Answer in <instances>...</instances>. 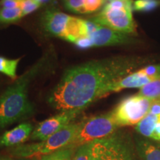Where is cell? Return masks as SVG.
<instances>
[{
  "mask_svg": "<svg viewBox=\"0 0 160 160\" xmlns=\"http://www.w3.org/2000/svg\"><path fill=\"white\" fill-rule=\"evenodd\" d=\"M142 58L116 57L92 60L69 68L48 96V103L59 111L85 110L111 93L113 86L143 65Z\"/></svg>",
  "mask_w": 160,
  "mask_h": 160,
  "instance_id": "6da1fadb",
  "label": "cell"
},
{
  "mask_svg": "<svg viewBox=\"0 0 160 160\" xmlns=\"http://www.w3.org/2000/svg\"><path fill=\"white\" fill-rule=\"evenodd\" d=\"M52 64L53 57L45 55L0 96V133L8 126L25 121L33 115L34 106L28 97L29 87Z\"/></svg>",
  "mask_w": 160,
  "mask_h": 160,
  "instance_id": "7a4b0ae2",
  "label": "cell"
},
{
  "mask_svg": "<svg viewBox=\"0 0 160 160\" xmlns=\"http://www.w3.org/2000/svg\"><path fill=\"white\" fill-rule=\"evenodd\" d=\"M80 122H72L43 141L10 148L11 155L21 159H39L72 144L79 131Z\"/></svg>",
  "mask_w": 160,
  "mask_h": 160,
  "instance_id": "3957f363",
  "label": "cell"
},
{
  "mask_svg": "<svg viewBox=\"0 0 160 160\" xmlns=\"http://www.w3.org/2000/svg\"><path fill=\"white\" fill-rule=\"evenodd\" d=\"M133 0H113L105 4L91 21L125 34H135L137 25L133 18Z\"/></svg>",
  "mask_w": 160,
  "mask_h": 160,
  "instance_id": "277c9868",
  "label": "cell"
},
{
  "mask_svg": "<svg viewBox=\"0 0 160 160\" xmlns=\"http://www.w3.org/2000/svg\"><path fill=\"white\" fill-rule=\"evenodd\" d=\"M119 128L112 112L87 118L81 121L77 134L70 147L77 148L85 144L108 137Z\"/></svg>",
  "mask_w": 160,
  "mask_h": 160,
  "instance_id": "5b68a950",
  "label": "cell"
},
{
  "mask_svg": "<svg viewBox=\"0 0 160 160\" xmlns=\"http://www.w3.org/2000/svg\"><path fill=\"white\" fill-rule=\"evenodd\" d=\"M151 102L139 94L130 96L118 104L112 114L119 128L137 125L149 113Z\"/></svg>",
  "mask_w": 160,
  "mask_h": 160,
  "instance_id": "8992f818",
  "label": "cell"
},
{
  "mask_svg": "<svg viewBox=\"0 0 160 160\" xmlns=\"http://www.w3.org/2000/svg\"><path fill=\"white\" fill-rule=\"evenodd\" d=\"M100 142L105 160H138L135 144L126 132L117 130Z\"/></svg>",
  "mask_w": 160,
  "mask_h": 160,
  "instance_id": "52a82bcc",
  "label": "cell"
},
{
  "mask_svg": "<svg viewBox=\"0 0 160 160\" xmlns=\"http://www.w3.org/2000/svg\"><path fill=\"white\" fill-rule=\"evenodd\" d=\"M88 37L91 48L118 45H128L134 42L131 36L101 25L91 20H87Z\"/></svg>",
  "mask_w": 160,
  "mask_h": 160,
  "instance_id": "ba28073f",
  "label": "cell"
},
{
  "mask_svg": "<svg viewBox=\"0 0 160 160\" xmlns=\"http://www.w3.org/2000/svg\"><path fill=\"white\" fill-rule=\"evenodd\" d=\"M83 110H70L60 111L59 113L44 120L33 129L30 137L33 141H43L73 122Z\"/></svg>",
  "mask_w": 160,
  "mask_h": 160,
  "instance_id": "9c48e42d",
  "label": "cell"
},
{
  "mask_svg": "<svg viewBox=\"0 0 160 160\" xmlns=\"http://www.w3.org/2000/svg\"><path fill=\"white\" fill-rule=\"evenodd\" d=\"M73 17L57 10H49L43 16V27L50 34L66 40Z\"/></svg>",
  "mask_w": 160,
  "mask_h": 160,
  "instance_id": "30bf717a",
  "label": "cell"
},
{
  "mask_svg": "<svg viewBox=\"0 0 160 160\" xmlns=\"http://www.w3.org/2000/svg\"><path fill=\"white\" fill-rule=\"evenodd\" d=\"M33 127L31 123L23 122L0 136V148L22 145L31 137Z\"/></svg>",
  "mask_w": 160,
  "mask_h": 160,
  "instance_id": "8fae6325",
  "label": "cell"
},
{
  "mask_svg": "<svg viewBox=\"0 0 160 160\" xmlns=\"http://www.w3.org/2000/svg\"><path fill=\"white\" fill-rule=\"evenodd\" d=\"M136 131L142 137L160 142V115L148 113L137 124Z\"/></svg>",
  "mask_w": 160,
  "mask_h": 160,
  "instance_id": "7c38bea8",
  "label": "cell"
},
{
  "mask_svg": "<svg viewBox=\"0 0 160 160\" xmlns=\"http://www.w3.org/2000/svg\"><path fill=\"white\" fill-rule=\"evenodd\" d=\"M135 147L141 160H160L159 142L143 137H136Z\"/></svg>",
  "mask_w": 160,
  "mask_h": 160,
  "instance_id": "4fadbf2b",
  "label": "cell"
},
{
  "mask_svg": "<svg viewBox=\"0 0 160 160\" xmlns=\"http://www.w3.org/2000/svg\"><path fill=\"white\" fill-rule=\"evenodd\" d=\"M153 81L151 78L142 75L139 71L132 73L127 77L120 80L119 82L116 83L113 86L111 93L119 92L123 89L133 88H142L146 84Z\"/></svg>",
  "mask_w": 160,
  "mask_h": 160,
  "instance_id": "5bb4252c",
  "label": "cell"
},
{
  "mask_svg": "<svg viewBox=\"0 0 160 160\" xmlns=\"http://www.w3.org/2000/svg\"><path fill=\"white\" fill-rule=\"evenodd\" d=\"M138 94L151 100L160 99V79L146 84L140 88Z\"/></svg>",
  "mask_w": 160,
  "mask_h": 160,
  "instance_id": "9a60e30c",
  "label": "cell"
},
{
  "mask_svg": "<svg viewBox=\"0 0 160 160\" xmlns=\"http://www.w3.org/2000/svg\"><path fill=\"white\" fill-rule=\"evenodd\" d=\"M20 58L17 59H8L0 57V73L8 76L11 79L17 78V66L19 65Z\"/></svg>",
  "mask_w": 160,
  "mask_h": 160,
  "instance_id": "2e32d148",
  "label": "cell"
},
{
  "mask_svg": "<svg viewBox=\"0 0 160 160\" xmlns=\"http://www.w3.org/2000/svg\"><path fill=\"white\" fill-rule=\"evenodd\" d=\"M75 151L74 148L68 146L36 160H73Z\"/></svg>",
  "mask_w": 160,
  "mask_h": 160,
  "instance_id": "e0dca14e",
  "label": "cell"
},
{
  "mask_svg": "<svg viewBox=\"0 0 160 160\" xmlns=\"http://www.w3.org/2000/svg\"><path fill=\"white\" fill-rule=\"evenodd\" d=\"M20 8H2L0 10V23H11L17 22L23 17Z\"/></svg>",
  "mask_w": 160,
  "mask_h": 160,
  "instance_id": "ac0fdd59",
  "label": "cell"
},
{
  "mask_svg": "<svg viewBox=\"0 0 160 160\" xmlns=\"http://www.w3.org/2000/svg\"><path fill=\"white\" fill-rule=\"evenodd\" d=\"M159 5L158 0H136L133 2V9L136 11L149 12L157 8Z\"/></svg>",
  "mask_w": 160,
  "mask_h": 160,
  "instance_id": "d6986e66",
  "label": "cell"
},
{
  "mask_svg": "<svg viewBox=\"0 0 160 160\" xmlns=\"http://www.w3.org/2000/svg\"><path fill=\"white\" fill-rule=\"evenodd\" d=\"M105 5V0H83L82 14L92 13Z\"/></svg>",
  "mask_w": 160,
  "mask_h": 160,
  "instance_id": "ffe728a7",
  "label": "cell"
},
{
  "mask_svg": "<svg viewBox=\"0 0 160 160\" xmlns=\"http://www.w3.org/2000/svg\"><path fill=\"white\" fill-rule=\"evenodd\" d=\"M91 142L85 144L76 148L73 160H90Z\"/></svg>",
  "mask_w": 160,
  "mask_h": 160,
  "instance_id": "44dd1931",
  "label": "cell"
},
{
  "mask_svg": "<svg viewBox=\"0 0 160 160\" xmlns=\"http://www.w3.org/2000/svg\"><path fill=\"white\" fill-rule=\"evenodd\" d=\"M90 160H105L103 150L100 139L91 142V151Z\"/></svg>",
  "mask_w": 160,
  "mask_h": 160,
  "instance_id": "7402d4cb",
  "label": "cell"
},
{
  "mask_svg": "<svg viewBox=\"0 0 160 160\" xmlns=\"http://www.w3.org/2000/svg\"><path fill=\"white\" fill-rule=\"evenodd\" d=\"M142 75L150 77L153 80L160 79V65H148L139 71Z\"/></svg>",
  "mask_w": 160,
  "mask_h": 160,
  "instance_id": "603a6c76",
  "label": "cell"
},
{
  "mask_svg": "<svg viewBox=\"0 0 160 160\" xmlns=\"http://www.w3.org/2000/svg\"><path fill=\"white\" fill-rule=\"evenodd\" d=\"M39 3L35 2L34 0H21V4H20V8L22 11L23 16L29 14L32 12L35 11L40 7Z\"/></svg>",
  "mask_w": 160,
  "mask_h": 160,
  "instance_id": "cb8c5ba5",
  "label": "cell"
},
{
  "mask_svg": "<svg viewBox=\"0 0 160 160\" xmlns=\"http://www.w3.org/2000/svg\"><path fill=\"white\" fill-rule=\"evenodd\" d=\"M65 5L68 11L82 14L83 0H65Z\"/></svg>",
  "mask_w": 160,
  "mask_h": 160,
  "instance_id": "d4e9b609",
  "label": "cell"
},
{
  "mask_svg": "<svg viewBox=\"0 0 160 160\" xmlns=\"http://www.w3.org/2000/svg\"><path fill=\"white\" fill-rule=\"evenodd\" d=\"M21 0H2L0 7L2 8H20Z\"/></svg>",
  "mask_w": 160,
  "mask_h": 160,
  "instance_id": "484cf974",
  "label": "cell"
},
{
  "mask_svg": "<svg viewBox=\"0 0 160 160\" xmlns=\"http://www.w3.org/2000/svg\"><path fill=\"white\" fill-rule=\"evenodd\" d=\"M149 113L157 116L160 115V99L152 100Z\"/></svg>",
  "mask_w": 160,
  "mask_h": 160,
  "instance_id": "4316f807",
  "label": "cell"
},
{
  "mask_svg": "<svg viewBox=\"0 0 160 160\" xmlns=\"http://www.w3.org/2000/svg\"><path fill=\"white\" fill-rule=\"evenodd\" d=\"M35 2H37V3H39L40 5H42L48 2L50 0H34Z\"/></svg>",
  "mask_w": 160,
  "mask_h": 160,
  "instance_id": "83f0119b",
  "label": "cell"
},
{
  "mask_svg": "<svg viewBox=\"0 0 160 160\" xmlns=\"http://www.w3.org/2000/svg\"><path fill=\"white\" fill-rule=\"evenodd\" d=\"M0 160H13V159L8 157H2V156H0Z\"/></svg>",
  "mask_w": 160,
  "mask_h": 160,
  "instance_id": "f1b7e54d",
  "label": "cell"
},
{
  "mask_svg": "<svg viewBox=\"0 0 160 160\" xmlns=\"http://www.w3.org/2000/svg\"><path fill=\"white\" fill-rule=\"evenodd\" d=\"M111 1H113V0H105V4L108 3V2H111Z\"/></svg>",
  "mask_w": 160,
  "mask_h": 160,
  "instance_id": "f546056e",
  "label": "cell"
},
{
  "mask_svg": "<svg viewBox=\"0 0 160 160\" xmlns=\"http://www.w3.org/2000/svg\"><path fill=\"white\" fill-rule=\"evenodd\" d=\"M20 160H31V159H20Z\"/></svg>",
  "mask_w": 160,
  "mask_h": 160,
  "instance_id": "4dcf8cb0",
  "label": "cell"
},
{
  "mask_svg": "<svg viewBox=\"0 0 160 160\" xmlns=\"http://www.w3.org/2000/svg\"><path fill=\"white\" fill-rule=\"evenodd\" d=\"M0 10H1V7H0Z\"/></svg>",
  "mask_w": 160,
  "mask_h": 160,
  "instance_id": "1f68e13d",
  "label": "cell"
}]
</instances>
